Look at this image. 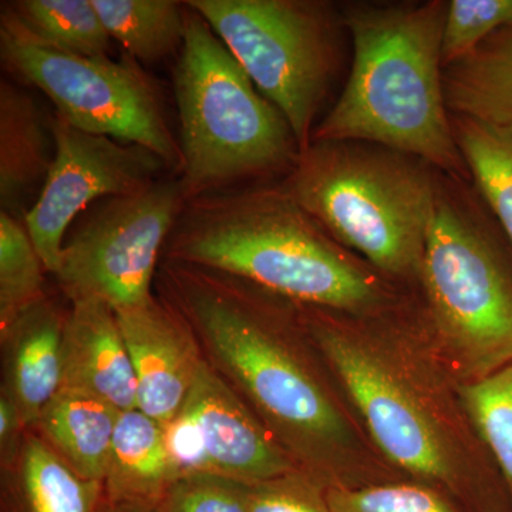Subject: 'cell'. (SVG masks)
Segmentation results:
<instances>
[{"mask_svg": "<svg viewBox=\"0 0 512 512\" xmlns=\"http://www.w3.org/2000/svg\"><path fill=\"white\" fill-rule=\"evenodd\" d=\"M448 2L349 3L340 18L353 64L312 141H360L424 161L453 180L468 170L454 138L443 84Z\"/></svg>", "mask_w": 512, "mask_h": 512, "instance_id": "7a4b0ae2", "label": "cell"}, {"mask_svg": "<svg viewBox=\"0 0 512 512\" xmlns=\"http://www.w3.org/2000/svg\"><path fill=\"white\" fill-rule=\"evenodd\" d=\"M460 396L512 501V363L483 379L464 383Z\"/></svg>", "mask_w": 512, "mask_h": 512, "instance_id": "d4e9b609", "label": "cell"}, {"mask_svg": "<svg viewBox=\"0 0 512 512\" xmlns=\"http://www.w3.org/2000/svg\"><path fill=\"white\" fill-rule=\"evenodd\" d=\"M56 157L52 113L15 80L0 82V212L25 222Z\"/></svg>", "mask_w": 512, "mask_h": 512, "instance_id": "9a60e30c", "label": "cell"}, {"mask_svg": "<svg viewBox=\"0 0 512 512\" xmlns=\"http://www.w3.org/2000/svg\"><path fill=\"white\" fill-rule=\"evenodd\" d=\"M451 116L466 117L512 136V26L443 70Z\"/></svg>", "mask_w": 512, "mask_h": 512, "instance_id": "e0dca14e", "label": "cell"}, {"mask_svg": "<svg viewBox=\"0 0 512 512\" xmlns=\"http://www.w3.org/2000/svg\"><path fill=\"white\" fill-rule=\"evenodd\" d=\"M237 485L248 512H330L325 490H315L293 478Z\"/></svg>", "mask_w": 512, "mask_h": 512, "instance_id": "f1b7e54d", "label": "cell"}, {"mask_svg": "<svg viewBox=\"0 0 512 512\" xmlns=\"http://www.w3.org/2000/svg\"><path fill=\"white\" fill-rule=\"evenodd\" d=\"M173 484L191 478L215 477L197 421L185 407L163 426Z\"/></svg>", "mask_w": 512, "mask_h": 512, "instance_id": "83f0119b", "label": "cell"}, {"mask_svg": "<svg viewBox=\"0 0 512 512\" xmlns=\"http://www.w3.org/2000/svg\"><path fill=\"white\" fill-rule=\"evenodd\" d=\"M106 480L111 493L127 500H153L173 485L163 426L138 409L121 412Z\"/></svg>", "mask_w": 512, "mask_h": 512, "instance_id": "ffe728a7", "label": "cell"}, {"mask_svg": "<svg viewBox=\"0 0 512 512\" xmlns=\"http://www.w3.org/2000/svg\"><path fill=\"white\" fill-rule=\"evenodd\" d=\"M256 89L288 120L302 151L311 146L338 63L340 15L323 0H188Z\"/></svg>", "mask_w": 512, "mask_h": 512, "instance_id": "52a82bcc", "label": "cell"}, {"mask_svg": "<svg viewBox=\"0 0 512 512\" xmlns=\"http://www.w3.org/2000/svg\"><path fill=\"white\" fill-rule=\"evenodd\" d=\"M23 424L20 421L15 406L10 402L8 396L2 393L0 396V446H2L3 460L10 456L12 448L15 446L16 437Z\"/></svg>", "mask_w": 512, "mask_h": 512, "instance_id": "4dcf8cb0", "label": "cell"}, {"mask_svg": "<svg viewBox=\"0 0 512 512\" xmlns=\"http://www.w3.org/2000/svg\"><path fill=\"white\" fill-rule=\"evenodd\" d=\"M512 26V0H451L447 5L443 67L463 59L498 30Z\"/></svg>", "mask_w": 512, "mask_h": 512, "instance_id": "4316f807", "label": "cell"}, {"mask_svg": "<svg viewBox=\"0 0 512 512\" xmlns=\"http://www.w3.org/2000/svg\"><path fill=\"white\" fill-rule=\"evenodd\" d=\"M72 305L63 329L60 390L87 394L119 412L136 410V373L116 311L100 299Z\"/></svg>", "mask_w": 512, "mask_h": 512, "instance_id": "5bb4252c", "label": "cell"}, {"mask_svg": "<svg viewBox=\"0 0 512 512\" xmlns=\"http://www.w3.org/2000/svg\"><path fill=\"white\" fill-rule=\"evenodd\" d=\"M306 325L384 456L414 476L454 488L456 471L436 424L367 340L325 309L301 305Z\"/></svg>", "mask_w": 512, "mask_h": 512, "instance_id": "30bf717a", "label": "cell"}, {"mask_svg": "<svg viewBox=\"0 0 512 512\" xmlns=\"http://www.w3.org/2000/svg\"><path fill=\"white\" fill-rule=\"evenodd\" d=\"M164 512H248L237 483L220 477L191 478L171 485Z\"/></svg>", "mask_w": 512, "mask_h": 512, "instance_id": "f546056e", "label": "cell"}, {"mask_svg": "<svg viewBox=\"0 0 512 512\" xmlns=\"http://www.w3.org/2000/svg\"><path fill=\"white\" fill-rule=\"evenodd\" d=\"M419 281L431 323L466 382L512 363V274L493 239L441 183Z\"/></svg>", "mask_w": 512, "mask_h": 512, "instance_id": "8992f818", "label": "cell"}, {"mask_svg": "<svg viewBox=\"0 0 512 512\" xmlns=\"http://www.w3.org/2000/svg\"><path fill=\"white\" fill-rule=\"evenodd\" d=\"M325 500L330 512H464L436 488L421 484L329 485Z\"/></svg>", "mask_w": 512, "mask_h": 512, "instance_id": "484cf974", "label": "cell"}, {"mask_svg": "<svg viewBox=\"0 0 512 512\" xmlns=\"http://www.w3.org/2000/svg\"><path fill=\"white\" fill-rule=\"evenodd\" d=\"M3 5L2 32L66 55L110 57L113 39L93 0H15Z\"/></svg>", "mask_w": 512, "mask_h": 512, "instance_id": "d6986e66", "label": "cell"}, {"mask_svg": "<svg viewBox=\"0 0 512 512\" xmlns=\"http://www.w3.org/2000/svg\"><path fill=\"white\" fill-rule=\"evenodd\" d=\"M157 289L190 326L212 369L288 443L313 454L346 439L339 410L285 339V298L225 272L171 261L161 265Z\"/></svg>", "mask_w": 512, "mask_h": 512, "instance_id": "3957f363", "label": "cell"}, {"mask_svg": "<svg viewBox=\"0 0 512 512\" xmlns=\"http://www.w3.org/2000/svg\"><path fill=\"white\" fill-rule=\"evenodd\" d=\"M22 480L30 512H92L96 485L84 480L43 441L23 448Z\"/></svg>", "mask_w": 512, "mask_h": 512, "instance_id": "cb8c5ba5", "label": "cell"}, {"mask_svg": "<svg viewBox=\"0 0 512 512\" xmlns=\"http://www.w3.org/2000/svg\"><path fill=\"white\" fill-rule=\"evenodd\" d=\"M120 413L87 394L60 390L36 424L77 476L100 483L106 480Z\"/></svg>", "mask_w": 512, "mask_h": 512, "instance_id": "ac0fdd59", "label": "cell"}, {"mask_svg": "<svg viewBox=\"0 0 512 512\" xmlns=\"http://www.w3.org/2000/svg\"><path fill=\"white\" fill-rule=\"evenodd\" d=\"M183 407L200 427L215 477L261 484L291 476L284 450L207 360Z\"/></svg>", "mask_w": 512, "mask_h": 512, "instance_id": "4fadbf2b", "label": "cell"}, {"mask_svg": "<svg viewBox=\"0 0 512 512\" xmlns=\"http://www.w3.org/2000/svg\"><path fill=\"white\" fill-rule=\"evenodd\" d=\"M52 128L55 161L25 225L46 271L55 275L64 239L87 208L147 190L170 168L146 147L86 133L55 111Z\"/></svg>", "mask_w": 512, "mask_h": 512, "instance_id": "8fae6325", "label": "cell"}, {"mask_svg": "<svg viewBox=\"0 0 512 512\" xmlns=\"http://www.w3.org/2000/svg\"><path fill=\"white\" fill-rule=\"evenodd\" d=\"M173 89L180 121L178 177L188 201L291 173L301 147L288 120L188 5Z\"/></svg>", "mask_w": 512, "mask_h": 512, "instance_id": "277c9868", "label": "cell"}, {"mask_svg": "<svg viewBox=\"0 0 512 512\" xmlns=\"http://www.w3.org/2000/svg\"><path fill=\"white\" fill-rule=\"evenodd\" d=\"M111 39L138 63H156L181 52L187 5L177 0H93Z\"/></svg>", "mask_w": 512, "mask_h": 512, "instance_id": "44dd1931", "label": "cell"}, {"mask_svg": "<svg viewBox=\"0 0 512 512\" xmlns=\"http://www.w3.org/2000/svg\"><path fill=\"white\" fill-rule=\"evenodd\" d=\"M164 261L215 269L298 305L363 315L386 286L281 184H255L187 201Z\"/></svg>", "mask_w": 512, "mask_h": 512, "instance_id": "6da1fadb", "label": "cell"}, {"mask_svg": "<svg viewBox=\"0 0 512 512\" xmlns=\"http://www.w3.org/2000/svg\"><path fill=\"white\" fill-rule=\"evenodd\" d=\"M468 174L512 247V136L476 120L451 116Z\"/></svg>", "mask_w": 512, "mask_h": 512, "instance_id": "7402d4cb", "label": "cell"}, {"mask_svg": "<svg viewBox=\"0 0 512 512\" xmlns=\"http://www.w3.org/2000/svg\"><path fill=\"white\" fill-rule=\"evenodd\" d=\"M45 264L30 238L25 222L0 212V330L2 333L46 298Z\"/></svg>", "mask_w": 512, "mask_h": 512, "instance_id": "603a6c76", "label": "cell"}, {"mask_svg": "<svg viewBox=\"0 0 512 512\" xmlns=\"http://www.w3.org/2000/svg\"><path fill=\"white\" fill-rule=\"evenodd\" d=\"M0 57L15 82L49 97L67 123L146 147L178 175L180 144L165 116L160 90L127 53L120 60L66 55L0 30Z\"/></svg>", "mask_w": 512, "mask_h": 512, "instance_id": "ba28073f", "label": "cell"}, {"mask_svg": "<svg viewBox=\"0 0 512 512\" xmlns=\"http://www.w3.org/2000/svg\"><path fill=\"white\" fill-rule=\"evenodd\" d=\"M187 201L175 174L87 208L64 239L55 274L67 298L100 299L114 311L150 302L158 259Z\"/></svg>", "mask_w": 512, "mask_h": 512, "instance_id": "9c48e42d", "label": "cell"}, {"mask_svg": "<svg viewBox=\"0 0 512 512\" xmlns=\"http://www.w3.org/2000/svg\"><path fill=\"white\" fill-rule=\"evenodd\" d=\"M137 380V409L160 426L187 402L205 359L187 322L160 298L116 311Z\"/></svg>", "mask_w": 512, "mask_h": 512, "instance_id": "7c38bea8", "label": "cell"}, {"mask_svg": "<svg viewBox=\"0 0 512 512\" xmlns=\"http://www.w3.org/2000/svg\"><path fill=\"white\" fill-rule=\"evenodd\" d=\"M434 168L360 141H312L282 183L342 247L392 278L419 279L439 197Z\"/></svg>", "mask_w": 512, "mask_h": 512, "instance_id": "5b68a950", "label": "cell"}, {"mask_svg": "<svg viewBox=\"0 0 512 512\" xmlns=\"http://www.w3.org/2000/svg\"><path fill=\"white\" fill-rule=\"evenodd\" d=\"M67 315L43 298L2 333L5 393L23 427L36 424L62 386V340Z\"/></svg>", "mask_w": 512, "mask_h": 512, "instance_id": "2e32d148", "label": "cell"}]
</instances>
